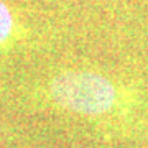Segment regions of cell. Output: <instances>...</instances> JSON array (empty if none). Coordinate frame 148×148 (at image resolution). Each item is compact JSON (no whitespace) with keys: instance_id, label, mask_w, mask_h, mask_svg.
Returning <instances> with one entry per match:
<instances>
[{"instance_id":"6da1fadb","label":"cell","mask_w":148,"mask_h":148,"mask_svg":"<svg viewBox=\"0 0 148 148\" xmlns=\"http://www.w3.org/2000/svg\"><path fill=\"white\" fill-rule=\"evenodd\" d=\"M41 99L54 109L86 119H102L125 110L132 90L99 69L68 68L54 73L41 86Z\"/></svg>"},{"instance_id":"7a4b0ae2","label":"cell","mask_w":148,"mask_h":148,"mask_svg":"<svg viewBox=\"0 0 148 148\" xmlns=\"http://www.w3.org/2000/svg\"><path fill=\"white\" fill-rule=\"evenodd\" d=\"M35 28L8 0H0V56H7L35 43Z\"/></svg>"}]
</instances>
